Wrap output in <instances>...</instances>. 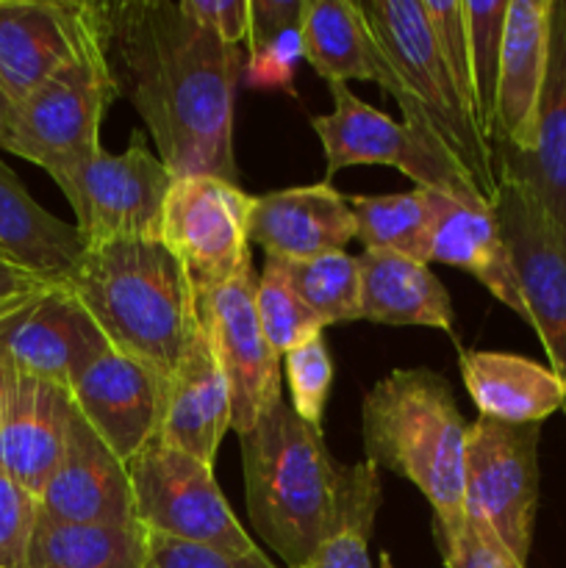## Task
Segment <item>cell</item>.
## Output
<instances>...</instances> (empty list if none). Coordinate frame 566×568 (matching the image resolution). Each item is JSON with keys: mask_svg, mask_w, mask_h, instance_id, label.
I'll list each match as a JSON object with an SVG mask.
<instances>
[{"mask_svg": "<svg viewBox=\"0 0 566 568\" xmlns=\"http://www.w3.org/2000/svg\"><path fill=\"white\" fill-rule=\"evenodd\" d=\"M109 61L117 92L137 109L172 175L239 183L233 100L242 48L222 42L172 0L109 3Z\"/></svg>", "mask_w": 566, "mask_h": 568, "instance_id": "cell-1", "label": "cell"}, {"mask_svg": "<svg viewBox=\"0 0 566 568\" xmlns=\"http://www.w3.org/2000/svg\"><path fill=\"white\" fill-rule=\"evenodd\" d=\"M67 288L81 300L111 349L170 383L200 331L198 294L161 239H117L83 247Z\"/></svg>", "mask_w": 566, "mask_h": 568, "instance_id": "cell-2", "label": "cell"}, {"mask_svg": "<svg viewBox=\"0 0 566 568\" xmlns=\"http://www.w3.org/2000/svg\"><path fill=\"white\" fill-rule=\"evenodd\" d=\"M239 444L250 525L289 568H305L336 525L347 466L283 399Z\"/></svg>", "mask_w": 566, "mask_h": 568, "instance_id": "cell-3", "label": "cell"}, {"mask_svg": "<svg viewBox=\"0 0 566 568\" xmlns=\"http://www.w3.org/2000/svg\"><path fill=\"white\" fill-rule=\"evenodd\" d=\"M466 430L449 383L427 366L388 372L361 405L366 460L420 488L436 525L464 516Z\"/></svg>", "mask_w": 566, "mask_h": 568, "instance_id": "cell-4", "label": "cell"}, {"mask_svg": "<svg viewBox=\"0 0 566 568\" xmlns=\"http://www.w3.org/2000/svg\"><path fill=\"white\" fill-rule=\"evenodd\" d=\"M377 48L386 55L397 89L394 103L405 125L438 139L464 164L492 203L497 194V159L466 111L453 75L433 39L422 0H355Z\"/></svg>", "mask_w": 566, "mask_h": 568, "instance_id": "cell-5", "label": "cell"}, {"mask_svg": "<svg viewBox=\"0 0 566 568\" xmlns=\"http://www.w3.org/2000/svg\"><path fill=\"white\" fill-rule=\"evenodd\" d=\"M327 89L333 109L311 116V128L325 150V181L344 166H394L414 181V189L447 194L461 203H488L464 164L438 139L364 103L347 83L333 81Z\"/></svg>", "mask_w": 566, "mask_h": 568, "instance_id": "cell-6", "label": "cell"}, {"mask_svg": "<svg viewBox=\"0 0 566 568\" xmlns=\"http://www.w3.org/2000/svg\"><path fill=\"white\" fill-rule=\"evenodd\" d=\"M117 94L105 31L17 103L6 153L31 161L48 175L92 159L103 150L100 125Z\"/></svg>", "mask_w": 566, "mask_h": 568, "instance_id": "cell-7", "label": "cell"}, {"mask_svg": "<svg viewBox=\"0 0 566 568\" xmlns=\"http://www.w3.org/2000/svg\"><path fill=\"white\" fill-rule=\"evenodd\" d=\"M50 178L75 214L83 247L117 239H161V214L175 175L150 153L142 131L133 133L122 153L98 150Z\"/></svg>", "mask_w": 566, "mask_h": 568, "instance_id": "cell-8", "label": "cell"}, {"mask_svg": "<svg viewBox=\"0 0 566 568\" xmlns=\"http://www.w3.org/2000/svg\"><path fill=\"white\" fill-rule=\"evenodd\" d=\"M137 521L144 532L247 555L261 549L239 525L214 466L155 438L128 464Z\"/></svg>", "mask_w": 566, "mask_h": 568, "instance_id": "cell-9", "label": "cell"}, {"mask_svg": "<svg viewBox=\"0 0 566 568\" xmlns=\"http://www.w3.org/2000/svg\"><path fill=\"white\" fill-rule=\"evenodd\" d=\"M538 438L542 425H505L477 416L466 430L464 516L527 564L538 514Z\"/></svg>", "mask_w": 566, "mask_h": 568, "instance_id": "cell-10", "label": "cell"}, {"mask_svg": "<svg viewBox=\"0 0 566 568\" xmlns=\"http://www.w3.org/2000/svg\"><path fill=\"white\" fill-rule=\"evenodd\" d=\"M253 194L216 175H178L164 200L161 242L186 272L194 294L214 292L250 264Z\"/></svg>", "mask_w": 566, "mask_h": 568, "instance_id": "cell-11", "label": "cell"}, {"mask_svg": "<svg viewBox=\"0 0 566 568\" xmlns=\"http://www.w3.org/2000/svg\"><path fill=\"white\" fill-rule=\"evenodd\" d=\"M492 209L511 250L527 325L536 331L549 369L566 383V233L514 178H497Z\"/></svg>", "mask_w": 566, "mask_h": 568, "instance_id": "cell-12", "label": "cell"}, {"mask_svg": "<svg viewBox=\"0 0 566 568\" xmlns=\"http://www.w3.org/2000/svg\"><path fill=\"white\" fill-rule=\"evenodd\" d=\"M253 261L236 277L198 297L200 325L231 392V430L247 433L281 403V355L266 344L255 314Z\"/></svg>", "mask_w": 566, "mask_h": 568, "instance_id": "cell-13", "label": "cell"}, {"mask_svg": "<svg viewBox=\"0 0 566 568\" xmlns=\"http://www.w3.org/2000/svg\"><path fill=\"white\" fill-rule=\"evenodd\" d=\"M109 31V3L0 0V78L20 103Z\"/></svg>", "mask_w": 566, "mask_h": 568, "instance_id": "cell-14", "label": "cell"}, {"mask_svg": "<svg viewBox=\"0 0 566 568\" xmlns=\"http://www.w3.org/2000/svg\"><path fill=\"white\" fill-rule=\"evenodd\" d=\"M109 349L98 322L67 283L28 300L0 325L3 369L67 388Z\"/></svg>", "mask_w": 566, "mask_h": 568, "instance_id": "cell-15", "label": "cell"}, {"mask_svg": "<svg viewBox=\"0 0 566 568\" xmlns=\"http://www.w3.org/2000/svg\"><path fill=\"white\" fill-rule=\"evenodd\" d=\"M70 394L81 419L122 464L159 438L166 381L142 361L109 349L70 383Z\"/></svg>", "mask_w": 566, "mask_h": 568, "instance_id": "cell-16", "label": "cell"}, {"mask_svg": "<svg viewBox=\"0 0 566 568\" xmlns=\"http://www.w3.org/2000/svg\"><path fill=\"white\" fill-rule=\"evenodd\" d=\"M553 0H508L494 98V153L527 155L536 148L538 100L549 59Z\"/></svg>", "mask_w": 566, "mask_h": 568, "instance_id": "cell-17", "label": "cell"}, {"mask_svg": "<svg viewBox=\"0 0 566 568\" xmlns=\"http://www.w3.org/2000/svg\"><path fill=\"white\" fill-rule=\"evenodd\" d=\"M39 514L72 525L142 527L133 508L128 464L75 410L64 458L39 494Z\"/></svg>", "mask_w": 566, "mask_h": 568, "instance_id": "cell-18", "label": "cell"}, {"mask_svg": "<svg viewBox=\"0 0 566 568\" xmlns=\"http://www.w3.org/2000/svg\"><path fill=\"white\" fill-rule=\"evenodd\" d=\"M75 403L67 386L11 375L0 425V471L39 499L64 458Z\"/></svg>", "mask_w": 566, "mask_h": 568, "instance_id": "cell-19", "label": "cell"}, {"mask_svg": "<svg viewBox=\"0 0 566 568\" xmlns=\"http://www.w3.org/2000/svg\"><path fill=\"white\" fill-rule=\"evenodd\" d=\"M247 233L266 258L305 261L344 250L355 239V216L350 200L320 181L253 197Z\"/></svg>", "mask_w": 566, "mask_h": 568, "instance_id": "cell-20", "label": "cell"}, {"mask_svg": "<svg viewBox=\"0 0 566 568\" xmlns=\"http://www.w3.org/2000/svg\"><path fill=\"white\" fill-rule=\"evenodd\" d=\"M497 178L525 183L566 233V0H553L549 59L538 100L536 148L527 155L494 153Z\"/></svg>", "mask_w": 566, "mask_h": 568, "instance_id": "cell-21", "label": "cell"}, {"mask_svg": "<svg viewBox=\"0 0 566 568\" xmlns=\"http://www.w3.org/2000/svg\"><path fill=\"white\" fill-rule=\"evenodd\" d=\"M431 264H447L469 272L505 308L527 322L525 300L516 281L511 250L505 244L492 203H461L431 192Z\"/></svg>", "mask_w": 566, "mask_h": 568, "instance_id": "cell-22", "label": "cell"}, {"mask_svg": "<svg viewBox=\"0 0 566 568\" xmlns=\"http://www.w3.org/2000/svg\"><path fill=\"white\" fill-rule=\"evenodd\" d=\"M228 430H231V392L200 325L186 355L166 383L159 442L214 466Z\"/></svg>", "mask_w": 566, "mask_h": 568, "instance_id": "cell-23", "label": "cell"}, {"mask_svg": "<svg viewBox=\"0 0 566 568\" xmlns=\"http://www.w3.org/2000/svg\"><path fill=\"white\" fill-rule=\"evenodd\" d=\"M458 369L481 416L505 425H542L566 408V383L549 366L514 353L461 349Z\"/></svg>", "mask_w": 566, "mask_h": 568, "instance_id": "cell-24", "label": "cell"}, {"mask_svg": "<svg viewBox=\"0 0 566 568\" xmlns=\"http://www.w3.org/2000/svg\"><path fill=\"white\" fill-rule=\"evenodd\" d=\"M358 270L361 320L394 327H433L455 338L453 300L431 272V264L388 250H364Z\"/></svg>", "mask_w": 566, "mask_h": 568, "instance_id": "cell-25", "label": "cell"}, {"mask_svg": "<svg viewBox=\"0 0 566 568\" xmlns=\"http://www.w3.org/2000/svg\"><path fill=\"white\" fill-rule=\"evenodd\" d=\"M300 33L303 59L327 83L372 81L392 98L397 81L355 0H305Z\"/></svg>", "mask_w": 566, "mask_h": 568, "instance_id": "cell-26", "label": "cell"}, {"mask_svg": "<svg viewBox=\"0 0 566 568\" xmlns=\"http://www.w3.org/2000/svg\"><path fill=\"white\" fill-rule=\"evenodd\" d=\"M0 253L55 283H64L83 255V242L75 225L44 211L3 161H0Z\"/></svg>", "mask_w": 566, "mask_h": 568, "instance_id": "cell-27", "label": "cell"}, {"mask_svg": "<svg viewBox=\"0 0 566 568\" xmlns=\"http://www.w3.org/2000/svg\"><path fill=\"white\" fill-rule=\"evenodd\" d=\"M26 568H148L142 527L72 525L39 514Z\"/></svg>", "mask_w": 566, "mask_h": 568, "instance_id": "cell-28", "label": "cell"}, {"mask_svg": "<svg viewBox=\"0 0 566 568\" xmlns=\"http://www.w3.org/2000/svg\"><path fill=\"white\" fill-rule=\"evenodd\" d=\"M355 239L364 250H388L431 264V192L411 189L397 194H353Z\"/></svg>", "mask_w": 566, "mask_h": 568, "instance_id": "cell-29", "label": "cell"}, {"mask_svg": "<svg viewBox=\"0 0 566 568\" xmlns=\"http://www.w3.org/2000/svg\"><path fill=\"white\" fill-rule=\"evenodd\" d=\"M381 508V469L361 460L347 466L336 525L305 568H375L370 541Z\"/></svg>", "mask_w": 566, "mask_h": 568, "instance_id": "cell-30", "label": "cell"}, {"mask_svg": "<svg viewBox=\"0 0 566 568\" xmlns=\"http://www.w3.org/2000/svg\"><path fill=\"white\" fill-rule=\"evenodd\" d=\"M289 283L305 305L327 325L361 320L358 255L344 250L305 261H281Z\"/></svg>", "mask_w": 566, "mask_h": 568, "instance_id": "cell-31", "label": "cell"}, {"mask_svg": "<svg viewBox=\"0 0 566 568\" xmlns=\"http://www.w3.org/2000/svg\"><path fill=\"white\" fill-rule=\"evenodd\" d=\"M255 314H259V325L266 344L281 358L289 349L322 336V331H325V322L292 288L281 261L266 258V255L259 283H255Z\"/></svg>", "mask_w": 566, "mask_h": 568, "instance_id": "cell-32", "label": "cell"}, {"mask_svg": "<svg viewBox=\"0 0 566 568\" xmlns=\"http://www.w3.org/2000/svg\"><path fill=\"white\" fill-rule=\"evenodd\" d=\"M466 28H469L472 89H475L477 128L483 139L492 142L494 133V98H497L499 53L508 0H464Z\"/></svg>", "mask_w": 566, "mask_h": 568, "instance_id": "cell-33", "label": "cell"}, {"mask_svg": "<svg viewBox=\"0 0 566 568\" xmlns=\"http://www.w3.org/2000/svg\"><path fill=\"white\" fill-rule=\"evenodd\" d=\"M292 410L309 425L322 427L325 405L333 386V358L325 336H316L283 355Z\"/></svg>", "mask_w": 566, "mask_h": 568, "instance_id": "cell-34", "label": "cell"}, {"mask_svg": "<svg viewBox=\"0 0 566 568\" xmlns=\"http://www.w3.org/2000/svg\"><path fill=\"white\" fill-rule=\"evenodd\" d=\"M436 547L447 568H527L499 541L492 527L461 516L453 525H436Z\"/></svg>", "mask_w": 566, "mask_h": 568, "instance_id": "cell-35", "label": "cell"}, {"mask_svg": "<svg viewBox=\"0 0 566 568\" xmlns=\"http://www.w3.org/2000/svg\"><path fill=\"white\" fill-rule=\"evenodd\" d=\"M427 22H431L433 39L453 75L455 89L464 100L466 111L477 122L475 89H472V61H469V28H466L464 0H422Z\"/></svg>", "mask_w": 566, "mask_h": 568, "instance_id": "cell-36", "label": "cell"}, {"mask_svg": "<svg viewBox=\"0 0 566 568\" xmlns=\"http://www.w3.org/2000/svg\"><path fill=\"white\" fill-rule=\"evenodd\" d=\"M303 59V33L297 26H289L261 42L247 44V61H244V81L253 89H277V92L297 94L294 89V70Z\"/></svg>", "mask_w": 566, "mask_h": 568, "instance_id": "cell-37", "label": "cell"}, {"mask_svg": "<svg viewBox=\"0 0 566 568\" xmlns=\"http://www.w3.org/2000/svg\"><path fill=\"white\" fill-rule=\"evenodd\" d=\"M39 499L0 471V568H26Z\"/></svg>", "mask_w": 566, "mask_h": 568, "instance_id": "cell-38", "label": "cell"}, {"mask_svg": "<svg viewBox=\"0 0 566 568\" xmlns=\"http://www.w3.org/2000/svg\"><path fill=\"white\" fill-rule=\"evenodd\" d=\"M150 568H277L261 549L247 555L203 547V544L178 541V538L148 532Z\"/></svg>", "mask_w": 566, "mask_h": 568, "instance_id": "cell-39", "label": "cell"}, {"mask_svg": "<svg viewBox=\"0 0 566 568\" xmlns=\"http://www.w3.org/2000/svg\"><path fill=\"white\" fill-rule=\"evenodd\" d=\"M181 6L231 48L247 44L250 0H181Z\"/></svg>", "mask_w": 566, "mask_h": 568, "instance_id": "cell-40", "label": "cell"}, {"mask_svg": "<svg viewBox=\"0 0 566 568\" xmlns=\"http://www.w3.org/2000/svg\"><path fill=\"white\" fill-rule=\"evenodd\" d=\"M50 286H55V281H48V277L37 275L28 266H22L20 261L0 253V303L33 297V294L48 292Z\"/></svg>", "mask_w": 566, "mask_h": 568, "instance_id": "cell-41", "label": "cell"}, {"mask_svg": "<svg viewBox=\"0 0 566 568\" xmlns=\"http://www.w3.org/2000/svg\"><path fill=\"white\" fill-rule=\"evenodd\" d=\"M14 120H17V100L11 98L3 78H0V150L9 148L11 131H14Z\"/></svg>", "mask_w": 566, "mask_h": 568, "instance_id": "cell-42", "label": "cell"}, {"mask_svg": "<svg viewBox=\"0 0 566 568\" xmlns=\"http://www.w3.org/2000/svg\"><path fill=\"white\" fill-rule=\"evenodd\" d=\"M9 383H11V372L0 366V425H3V410H6V397H9Z\"/></svg>", "mask_w": 566, "mask_h": 568, "instance_id": "cell-43", "label": "cell"}, {"mask_svg": "<svg viewBox=\"0 0 566 568\" xmlns=\"http://www.w3.org/2000/svg\"><path fill=\"white\" fill-rule=\"evenodd\" d=\"M55 286H59V283H55ZM53 288V286H50ZM33 297H37V294H33ZM33 297H26V300H11V303H0V325H3L6 320H9L11 314H14L17 308H22V305L28 303V300H33Z\"/></svg>", "mask_w": 566, "mask_h": 568, "instance_id": "cell-44", "label": "cell"}, {"mask_svg": "<svg viewBox=\"0 0 566 568\" xmlns=\"http://www.w3.org/2000/svg\"><path fill=\"white\" fill-rule=\"evenodd\" d=\"M148 568H150V566H148Z\"/></svg>", "mask_w": 566, "mask_h": 568, "instance_id": "cell-45", "label": "cell"}]
</instances>
